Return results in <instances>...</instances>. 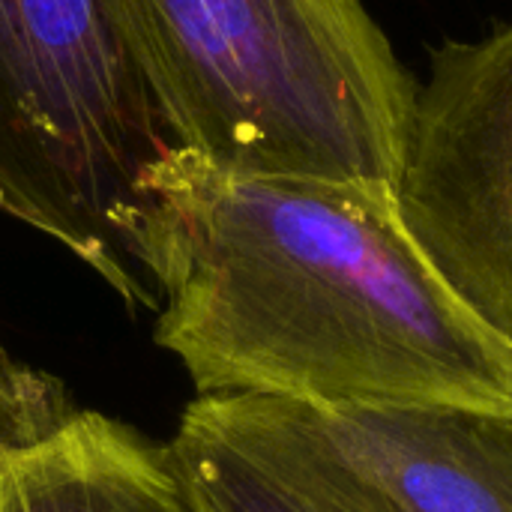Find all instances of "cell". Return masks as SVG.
Instances as JSON below:
<instances>
[{
	"label": "cell",
	"mask_w": 512,
	"mask_h": 512,
	"mask_svg": "<svg viewBox=\"0 0 512 512\" xmlns=\"http://www.w3.org/2000/svg\"><path fill=\"white\" fill-rule=\"evenodd\" d=\"M141 264L195 396L512 411V342L438 273L396 192L225 174L168 147Z\"/></svg>",
	"instance_id": "6da1fadb"
},
{
	"label": "cell",
	"mask_w": 512,
	"mask_h": 512,
	"mask_svg": "<svg viewBox=\"0 0 512 512\" xmlns=\"http://www.w3.org/2000/svg\"><path fill=\"white\" fill-rule=\"evenodd\" d=\"M162 132L237 177L396 192L408 72L366 0H114Z\"/></svg>",
	"instance_id": "7a4b0ae2"
},
{
	"label": "cell",
	"mask_w": 512,
	"mask_h": 512,
	"mask_svg": "<svg viewBox=\"0 0 512 512\" xmlns=\"http://www.w3.org/2000/svg\"><path fill=\"white\" fill-rule=\"evenodd\" d=\"M168 147L114 0H0V213L144 309L147 180Z\"/></svg>",
	"instance_id": "3957f363"
},
{
	"label": "cell",
	"mask_w": 512,
	"mask_h": 512,
	"mask_svg": "<svg viewBox=\"0 0 512 512\" xmlns=\"http://www.w3.org/2000/svg\"><path fill=\"white\" fill-rule=\"evenodd\" d=\"M396 204L450 288L512 342V18L429 51Z\"/></svg>",
	"instance_id": "277c9868"
},
{
	"label": "cell",
	"mask_w": 512,
	"mask_h": 512,
	"mask_svg": "<svg viewBox=\"0 0 512 512\" xmlns=\"http://www.w3.org/2000/svg\"><path fill=\"white\" fill-rule=\"evenodd\" d=\"M168 450L195 512H408L312 405L195 396Z\"/></svg>",
	"instance_id": "5b68a950"
},
{
	"label": "cell",
	"mask_w": 512,
	"mask_h": 512,
	"mask_svg": "<svg viewBox=\"0 0 512 512\" xmlns=\"http://www.w3.org/2000/svg\"><path fill=\"white\" fill-rule=\"evenodd\" d=\"M0 512H195L168 444L0 354Z\"/></svg>",
	"instance_id": "8992f818"
},
{
	"label": "cell",
	"mask_w": 512,
	"mask_h": 512,
	"mask_svg": "<svg viewBox=\"0 0 512 512\" xmlns=\"http://www.w3.org/2000/svg\"><path fill=\"white\" fill-rule=\"evenodd\" d=\"M408 512H512V411L318 408Z\"/></svg>",
	"instance_id": "52a82bcc"
}]
</instances>
